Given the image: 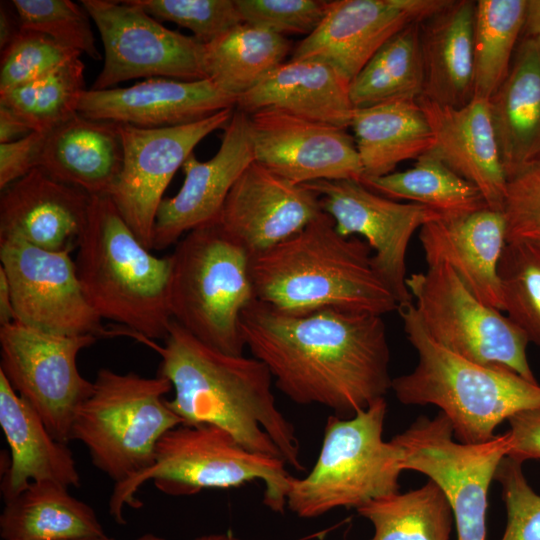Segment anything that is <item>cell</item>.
I'll use <instances>...</instances> for the list:
<instances>
[{
	"label": "cell",
	"mask_w": 540,
	"mask_h": 540,
	"mask_svg": "<svg viewBox=\"0 0 540 540\" xmlns=\"http://www.w3.org/2000/svg\"><path fill=\"white\" fill-rule=\"evenodd\" d=\"M240 327L245 347L297 404L353 416L391 390L381 315L332 308L289 312L255 299Z\"/></svg>",
	"instance_id": "obj_1"
},
{
	"label": "cell",
	"mask_w": 540,
	"mask_h": 540,
	"mask_svg": "<svg viewBox=\"0 0 540 540\" xmlns=\"http://www.w3.org/2000/svg\"><path fill=\"white\" fill-rule=\"evenodd\" d=\"M144 344L161 357L158 375L174 390L167 404L183 424L216 425L247 450L304 470L295 428L276 405L264 363L213 349L174 320L164 345Z\"/></svg>",
	"instance_id": "obj_2"
},
{
	"label": "cell",
	"mask_w": 540,
	"mask_h": 540,
	"mask_svg": "<svg viewBox=\"0 0 540 540\" xmlns=\"http://www.w3.org/2000/svg\"><path fill=\"white\" fill-rule=\"evenodd\" d=\"M250 276L255 299L284 311L332 308L382 316L398 309L373 267L369 245L341 235L325 212L289 239L252 255Z\"/></svg>",
	"instance_id": "obj_3"
},
{
	"label": "cell",
	"mask_w": 540,
	"mask_h": 540,
	"mask_svg": "<svg viewBox=\"0 0 540 540\" xmlns=\"http://www.w3.org/2000/svg\"><path fill=\"white\" fill-rule=\"evenodd\" d=\"M405 334L417 351L409 373L392 379L391 390L405 405H434L449 419L454 439L464 444L492 440L513 415L540 409V385L516 372L462 358L425 332L413 302L397 309Z\"/></svg>",
	"instance_id": "obj_4"
},
{
	"label": "cell",
	"mask_w": 540,
	"mask_h": 540,
	"mask_svg": "<svg viewBox=\"0 0 540 540\" xmlns=\"http://www.w3.org/2000/svg\"><path fill=\"white\" fill-rule=\"evenodd\" d=\"M74 262L83 292L102 319L121 324L142 343L166 339L173 320L170 258L150 252L109 196H92Z\"/></svg>",
	"instance_id": "obj_5"
},
{
	"label": "cell",
	"mask_w": 540,
	"mask_h": 540,
	"mask_svg": "<svg viewBox=\"0 0 540 540\" xmlns=\"http://www.w3.org/2000/svg\"><path fill=\"white\" fill-rule=\"evenodd\" d=\"M286 463L247 450L224 429L212 424H180L158 441L151 466L135 478L114 485L109 513L125 524L124 509L138 508L139 488L152 481L169 496H191L204 489H229L262 480L263 504L275 513H284L292 476Z\"/></svg>",
	"instance_id": "obj_6"
},
{
	"label": "cell",
	"mask_w": 540,
	"mask_h": 540,
	"mask_svg": "<svg viewBox=\"0 0 540 540\" xmlns=\"http://www.w3.org/2000/svg\"><path fill=\"white\" fill-rule=\"evenodd\" d=\"M169 258L172 319L207 346L243 355L241 315L255 300L249 252L216 221L186 233Z\"/></svg>",
	"instance_id": "obj_7"
},
{
	"label": "cell",
	"mask_w": 540,
	"mask_h": 540,
	"mask_svg": "<svg viewBox=\"0 0 540 540\" xmlns=\"http://www.w3.org/2000/svg\"><path fill=\"white\" fill-rule=\"evenodd\" d=\"M386 412L381 398L350 418L328 417L314 467L290 480L287 508L292 513L315 518L400 491L402 450L383 438Z\"/></svg>",
	"instance_id": "obj_8"
},
{
	"label": "cell",
	"mask_w": 540,
	"mask_h": 540,
	"mask_svg": "<svg viewBox=\"0 0 540 540\" xmlns=\"http://www.w3.org/2000/svg\"><path fill=\"white\" fill-rule=\"evenodd\" d=\"M171 390L160 375L101 368L75 415L71 440L87 448L92 464L115 485L127 482L151 466L159 439L183 424L164 397Z\"/></svg>",
	"instance_id": "obj_9"
},
{
	"label": "cell",
	"mask_w": 540,
	"mask_h": 540,
	"mask_svg": "<svg viewBox=\"0 0 540 540\" xmlns=\"http://www.w3.org/2000/svg\"><path fill=\"white\" fill-rule=\"evenodd\" d=\"M406 285L427 335L467 360L510 369L538 383L527 358L529 343L507 316L480 301L446 263L412 273Z\"/></svg>",
	"instance_id": "obj_10"
},
{
	"label": "cell",
	"mask_w": 540,
	"mask_h": 540,
	"mask_svg": "<svg viewBox=\"0 0 540 540\" xmlns=\"http://www.w3.org/2000/svg\"><path fill=\"white\" fill-rule=\"evenodd\" d=\"M402 450V469L420 472L436 482L447 497L457 540H486L488 491L501 461L508 455L509 431L480 444L454 440L444 413L418 417L393 437Z\"/></svg>",
	"instance_id": "obj_11"
},
{
	"label": "cell",
	"mask_w": 540,
	"mask_h": 540,
	"mask_svg": "<svg viewBox=\"0 0 540 540\" xmlns=\"http://www.w3.org/2000/svg\"><path fill=\"white\" fill-rule=\"evenodd\" d=\"M97 339L48 333L17 321L0 326V372L61 442L71 440L75 415L92 393L93 382L80 373L77 357Z\"/></svg>",
	"instance_id": "obj_12"
},
{
	"label": "cell",
	"mask_w": 540,
	"mask_h": 540,
	"mask_svg": "<svg viewBox=\"0 0 540 540\" xmlns=\"http://www.w3.org/2000/svg\"><path fill=\"white\" fill-rule=\"evenodd\" d=\"M104 47V64L91 90L135 78L206 79L204 44L167 29L134 0H82Z\"/></svg>",
	"instance_id": "obj_13"
},
{
	"label": "cell",
	"mask_w": 540,
	"mask_h": 540,
	"mask_svg": "<svg viewBox=\"0 0 540 540\" xmlns=\"http://www.w3.org/2000/svg\"><path fill=\"white\" fill-rule=\"evenodd\" d=\"M69 251H49L19 239H0V267L9 282L16 321L60 335H125L107 328L89 304Z\"/></svg>",
	"instance_id": "obj_14"
},
{
	"label": "cell",
	"mask_w": 540,
	"mask_h": 540,
	"mask_svg": "<svg viewBox=\"0 0 540 540\" xmlns=\"http://www.w3.org/2000/svg\"><path fill=\"white\" fill-rule=\"evenodd\" d=\"M304 185L317 193L323 212L331 216L341 235L366 239L373 252V267L398 307L413 302L406 285L410 240L416 230L443 217L427 206L380 195L357 180H318Z\"/></svg>",
	"instance_id": "obj_15"
},
{
	"label": "cell",
	"mask_w": 540,
	"mask_h": 540,
	"mask_svg": "<svg viewBox=\"0 0 540 540\" xmlns=\"http://www.w3.org/2000/svg\"><path fill=\"white\" fill-rule=\"evenodd\" d=\"M234 111L227 108L194 123L166 128L120 124L123 165L109 197L150 250L157 210L172 177L202 139L225 129Z\"/></svg>",
	"instance_id": "obj_16"
},
{
	"label": "cell",
	"mask_w": 540,
	"mask_h": 540,
	"mask_svg": "<svg viewBox=\"0 0 540 540\" xmlns=\"http://www.w3.org/2000/svg\"><path fill=\"white\" fill-rule=\"evenodd\" d=\"M254 161L295 183L362 181L354 137L346 129L265 108L248 114Z\"/></svg>",
	"instance_id": "obj_17"
},
{
	"label": "cell",
	"mask_w": 540,
	"mask_h": 540,
	"mask_svg": "<svg viewBox=\"0 0 540 540\" xmlns=\"http://www.w3.org/2000/svg\"><path fill=\"white\" fill-rule=\"evenodd\" d=\"M450 0H334L319 26L295 47L292 60H317L347 83L405 27L421 23Z\"/></svg>",
	"instance_id": "obj_18"
},
{
	"label": "cell",
	"mask_w": 540,
	"mask_h": 540,
	"mask_svg": "<svg viewBox=\"0 0 540 540\" xmlns=\"http://www.w3.org/2000/svg\"><path fill=\"white\" fill-rule=\"evenodd\" d=\"M322 212L313 190L253 161L231 188L217 222L252 256L294 236Z\"/></svg>",
	"instance_id": "obj_19"
},
{
	"label": "cell",
	"mask_w": 540,
	"mask_h": 540,
	"mask_svg": "<svg viewBox=\"0 0 540 540\" xmlns=\"http://www.w3.org/2000/svg\"><path fill=\"white\" fill-rule=\"evenodd\" d=\"M253 161L248 114L235 108L216 154L200 161L191 153L183 163V185L157 210L152 249H166L189 231L216 222L234 183Z\"/></svg>",
	"instance_id": "obj_20"
},
{
	"label": "cell",
	"mask_w": 540,
	"mask_h": 540,
	"mask_svg": "<svg viewBox=\"0 0 540 540\" xmlns=\"http://www.w3.org/2000/svg\"><path fill=\"white\" fill-rule=\"evenodd\" d=\"M237 98L209 79L184 81L149 78L129 87L86 90L78 113L138 128L154 129L194 123L224 109Z\"/></svg>",
	"instance_id": "obj_21"
},
{
	"label": "cell",
	"mask_w": 540,
	"mask_h": 540,
	"mask_svg": "<svg viewBox=\"0 0 540 540\" xmlns=\"http://www.w3.org/2000/svg\"><path fill=\"white\" fill-rule=\"evenodd\" d=\"M0 239L49 251L77 248L92 196L37 167L1 190Z\"/></svg>",
	"instance_id": "obj_22"
},
{
	"label": "cell",
	"mask_w": 540,
	"mask_h": 540,
	"mask_svg": "<svg viewBox=\"0 0 540 540\" xmlns=\"http://www.w3.org/2000/svg\"><path fill=\"white\" fill-rule=\"evenodd\" d=\"M434 136L428 152L473 184L488 207L503 209L507 175L495 134L489 99L473 97L461 107L420 97Z\"/></svg>",
	"instance_id": "obj_23"
},
{
	"label": "cell",
	"mask_w": 540,
	"mask_h": 540,
	"mask_svg": "<svg viewBox=\"0 0 540 540\" xmlns=\"http://www.w3.org/2000/svg\"><path fill=\"white\" fill-rule=\"evenodd\" d=\"M419 240L427 265L448 264L483 303L503 311L499 262L507 243L501 210L484 207L425 224Z\"/></svg>",
	"instance_id": "obj_24"
},
{
	"label": "cell",
	"mask_w": 540,
	"mask_h": 540,
	"mask_svg": "<svg viewBox=\"0 0 540 540\" xmlns=\"http://www.w3.org/2000/svg\"><path fill=\"white\" fill-rule=\"evenodd\" d=\"M0 426L10 450L1 480L4 501L32 482L79 487L81 477L67 443L57 440L39 415L0 372Z\"/></svg>",
	"instance_id": "obj_25"
},
{
	"label": "cell",
	"mask_w": 540,
	"mask_h": 540,
	"mask_svg": "<svg viewBox=\"0 0 540 540\" xmlns=\"http://www.w3.org/2000/svg\"><path fill=\"white\" fill-rule=\"evenodd\" d=\"M123 157L120 124L77 113L47 132L38 167L90 196H109Z\"/></svg>",
	"instance_id": "obj_26"
},
{
	"label": "cell",
	"mask_w": 540,
	"mask_h": 540,
	"mask_svg": "<svg viewBox=\"0 0 540 540\" xmlns=\"http://www.w3.org/2000/svg\"><path fill=\"white\" fill-rule=\"evenodd\" d=\"M235 108L246 114L274 108L343 129L350 126L354 110L349 83L326 63L309 59L282 63L239 96Z\"/></svg>",
	"instance_id": "obj_27"
},
{
	"label": "cell",
	"mask_w": 540,
	"mask_h": 540,
	"mask_svg": "<svg viewBox=\"0 0 540 540\" xmlns=\"http://www.w3.org/2000/svg\"><path fill=\"white\" fill-rule=\"evenodd\" d=\"M475 1L450 0L420 25L421 97L461 107L474 97Z\"/></svg>",
	"instance_id": "obj_28"
},
{
	"label": "cell",
	"mask_w": 540,
	"mask_h": 540,
	"mask_svg": "<svg viewBox=\"0 0 540 540\" xmlns=\"http://www.w3.org/2000/svg\"><path fill=\"white\" fill-rule=\"evenodd\" d=\"M489 101L508 177L540 157V38L523 37L506 79Z\"/></svg>",
	"instance_id": "obj_29"
},
{
	"label": "cell",
	"mask_w": 540,
	"mask_h": 540,
	"mask_svg": "<svg viewBox=\"0 0 540 540\" xmlns=\"http://www.w3.org/2000/svg\"><path fill=\"white\" fill-rule=\"evenodd\" d=\"M350 127L363 168L362 181L390 174L399 163L417 160L434 145L418 100L355 108Z\"/></svg>",
	"instance_id": "obj_30"
},
{
	"label": "cell",
	"mask_w": 540,
	"mask_h": 540,
	"mask_svg": "<svg viewBox=\"0 0 540 540\" xmlns=\"http://www.w3.org/2000/svg\"><path fill=\"white\" fill-rule=\"evenodd\" d=\"M94 509L69 488L53 482H32L4 501L0 515L2 540H77L105 536Z\"/></svg>",
	"instance_id": "obj_31"
},
{
	"label": "cell",
	"mask_w": 540,
	"mask_h": 540,
	"mask_svg": "<svg viewBox=\"0 0 540 540\" xmlns=\"http://www.w3.org/2000/svg\"><path fill=\"white\" fill-rule=\"evenodd\" d=\"M290 49L285 36L242 23L204 44L206 79L238 98L284 63Z\"/></svg>",
	"instance_id": "obj_32"
},
{
	"label": "cell",
	"mask_w": 540,
	"mask_h": 540,
	"mask_svg": "<svg viewBox=\"0 0 540 540\" xmlns=\"http://www.w3.org/2000/svg\"><path fill=\"white\" fill-rule=\"evenodd\" d=\"M421 23L411 24L388 39L350 81L349 97L354 109L399 100L417 101L423 95Z\"/></svg>",
	"instance_id": "obj_33"
},
{
	"label": "cell",
	"mask_w": 540,
	"mask_h": 540,
	"mask_svg": "<svg viewBox=\"0 0 540 540\" xmlns=\"http://www.w3.org/2000/svg\"><path fill=\"white\" fill-rule=\"evenodd\" d=\"M356 510L373 526L368 540H450L454 523L447 497L430 479L420 488L374 499Z\"/></svg>",
	"instance_id": "obj_34"
},
{
	"label": "cell",
	"mask_w": 540,
	"mask_h": 540,
	"mask_svg": "<svg viewBox=\"0 0 540 540\" xmlns=\"http://www.w3.org/2000/svg\"><path fill=\"white\" fill-rule=\"evenodd\" d=\"M362 183L385 197L427 206L443 218L487 207L478 188L429 153L418 158L411 168L365 179Z\"/></svg>",
	"instance_id": "obj_35"
},
{
	"label": "cell",
	"mask_w": 540,
	"mask_h": 540,
	"mask_svg": "<svg viewBox=\"0 0 540 540\" xmlns=\"http://www.w3.org/2000/svg\"><path fill=\"white\" fill-rule=\"evenodd\" d=\"M526 0L475 1L474 97L490 99L506 79L524 26Z\"/></svg>",
	"instance_id": "obj_36"
},
{
	"label": "cell",
	"mask_w": 540,
	"mask_h": 540,
	"mask_svg": "<svg viewBox=\"0 0 540 540\" xmlns=\"http://www.w3.org/2000/svg\"><path fill=\"white\" fill-rule=\"evenodd\" d=\"M85 66L77 56L48 74L0 93V105L34 132H49L78 113Z\"/></svg>",
	"instance_id": "obj_37"
},
{
	"label": "cell",
	"mask_w": 540,
	"mask_h": 540,
	"mask_svg": "<svg viewBox=\"0 0 540 540\" xmlns=\"http://www.w3.org/2000/svg\"><path fill=\"white\" fill-rule=\"evenodd\" d=\"M498 275L503 311L529 342L540 347V245L507 242Z\"/></svg>",
	"instance_id": "obj_38"
},
{
	"label": "cell",
	"mask_w": 540,
	"mask_h": 540,
	"mask_svg": "<svg viewBox=\"0 0 540 540\" xmlns=\"http://www.w3.org/2000/svg\"><path fill=\"white\" fill-rule=\"evenodd\" d=\"M23 30L42 33L58 43L101 58L86 9L70 0H13Z\"/></svg>",
	"instance_id": "obj_39"
},
{
	"label": "cell",
	"mask_w": 540,
	"mask_h": 540,
	"mask_svg": "<svg viewBox=\"0 0 540 540\" xmlns=\"http://www.w3.org/2000/svg\"><path fill=\"white\" fill-rule=\"evenodd\" d=\"M80 55L42 33L21 29L1 51L0 93L42 77Z\"/></svg>",
	"instance_id": "obj_40"
},
{
	"label": "cell",
	"mask_w": 540,
	"mask_h": 540,
	"mask_svg": "<svg viewBox=\"0 0 540 540\" xmlns=\"http://www.w3.org/2000/svg\"><path fill=\"white\" fill-rule=\"evenodd\" d=\"M134 1L155 19L190 30L203 44L244 23L235 0Z\"/></svg>",
	"instance_id": "obj_41"
},
{
	"label": "cell",
	"mask_w": 540,
	"mask_h": 540,
	"mask_svg": "<svg viewBox=\"0 0 540 540\" xmlns=\"http://www.w3.org/2000/svg\"><path fill=\"white\" fill-rule=\"evenodd\" d=\"M244 23L275 34L310 35L323 20L329 1L235 0Z\"/></svg>",
	"instance_id": "obj_42"
},
{
	"label": "cell",
	"mask_w": 540,
	"mask_h": 540,
	"mask_svg": "<svg viewBox=\"0 0 540 540\" xmlns=\"http://www.w3.org/2000/svg\"><path fill=\"white\" fill-rule=\"evenodd\" d=\"M502 212L507 242L540 245V157L507 177Z\"/></svg>",
	"instance_id": "obj_43"
},
{
	"label": "cell",
	"mask_w": 540,
	"mask_h": 540,
	"mask_svg": "<svg viewBox=\"0 0 540 540\" xmlns=\"http://www.w3.org/2000/svg\"><path fill=\"white\" fill-rule=\"evenodd\" d=\"M494 479L501 486L507 523L500 540H540V495L528 484L522 463L505 457Z\"/></svg>",
	"instance_id": "obj_44"
},
{
	"label": "cell",
	"mask_w": 540,
	"mask_h": 540,
	"mask_svg": "<svg viewBox=\"0 0 540 540\" xmlns=\"http://www.w3.org/2000/svg\"><path fill=\"white\" fill-rule=\"evenodd\" d=\"M47 132H31L8 143L0 144V188L20 179L38 167Z\"/></svg>",
	"instance_id": "obj_45"
},
{
	"label": "cell",
	"mask_w": 540,
	"mask_h": 540,
	"mask_svg": "<svg viewBox=\"0 0 540 540\" xmlns=\"http://www.w3.org/2000/svg\"><path fill=\"white\" fill-rule=\"evenodd\" d=\"M507 421L512 438L507 457L520 463L540 459V409L517 413Z\"/></svg>",
	"instance_id": "obj_46"
},
{
	"label": "cell",
	"mask_w": 540,
	"mask_h": 540,
	"mask_svg": "<svg viewBox=\"0 0 540 540\" xmlns=\"http://www.w3.org/2000/svg\"><path fill=\"white\" fill-rule=\"evenodd\" d=\"M31 132L13 111L0 105V144L18 140Z\"/></svg>",
	"instance_id": "obj_47"
},
{
	"label": "cell",
	"mask_w": 540,
	"mask_h": 540,
	"mask_svg": "<svg viewBox=\"0 0 540 540\" xmlns=\"http://www.w3.org/2000/svg\"><path fill=\"white\" fill-rule=\"evenodd\" d=\"M13 3L3 2L0 4V49L4 50L21 31L20 19Z\"/></svg>",
	"instance_id": "obj_48"
},
{
	"label": "cell",
	"mask_w": 540,
	"mask_h": 540,
	"mask_svg": "<svg viewBox=\"0 0 540 540\" xmlns=\"http://www.w3.org/2000/svg\"><path fill=\"white\" fill-rule=\"evenodd\" d=\"M16 321V314L8 279L0 267V325L4 326Z\"/></svg>",
	"instance_id": "obj_49"
},
{
	"label": "cell",
	"mask_w": 540,
	"mask_h": 540,
	"mask_svg": "<svg viewBox=\"0 0 540 540\" xmlns=\"http://www.w3.org/2000/svg\"><path fill=\"white\" fill-rule=\"evenodd\" d=\"M523 36L540 38V0H526Z\"/></svg>",
	"instance_id": "obj_50"
},
{
	"label": "cell",
	"mask_w": 540,
	"mask_h": 540,
	"mask_svg": "<svg viewBox=\"0 0 540 540\" xmlns=\"http://www.w3.org/2000/svg\"><path fill=\"white\" fill-rule=\"evenodd\" d=\"M192 540H242L230 533H213L198 536Z\"/></svg>",
	"instance_id": "obj_51"
},
{
	"label": "cell",
	"mask_w": 540,
	"mask_h": 540,
	"mask_svg": "<svg viewBox=\"0 0 540 540\" xmlns=\"http://www.w3.org/2000/svg\"><path fill=\"white\" fill-rule=\"evenodd\" d=\"M135 540H167V539H165L163 537H160L158 535L152 534V533H146V534H143V535L139 536Z\"/></svg>",
	"instance_id": "obj_52"
},
{
	"label": "cell",
	"mask_w": 540,
	"mask_h": 540,
	"mask_svg": "<svg viewBox=\"0 0 540 540\" xmlns=\"http://www.w3.org/2000/svg\"><path fill=\"white\" fill-rule=\"evenodd\" d=\"M77 540H115L113 538L108 537L107 535L97 538H89V539H77Z\"/></svg>",
	"instance_id": "obj_53"
}]
</instances>
